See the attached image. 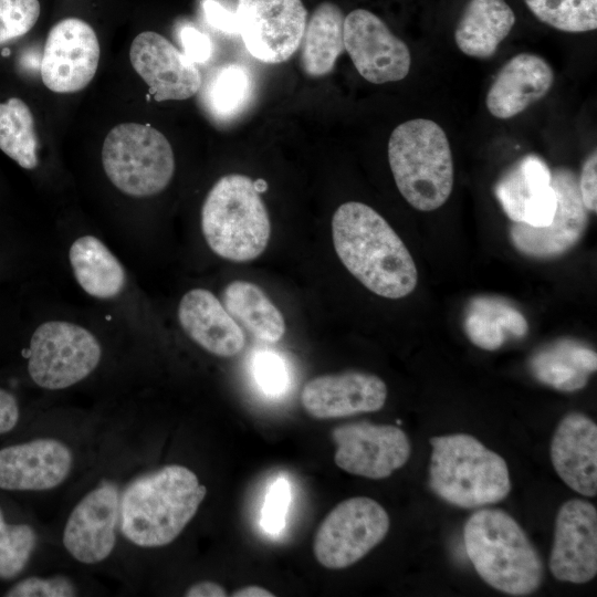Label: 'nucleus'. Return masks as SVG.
I'll list each match as a JSON object with an SVG mask.
<instances>
[{
	"instance_id": "obj_1",
	"label": "nucleus",
	"mask_w": 597,
	"mask_h": 597,
	"mask_svg": "<svg viewBox=\"0 0 597 597\" xmlns=\"http://www.w3.org/2000/svg\"><path fill=\"white\" fill-rule=\"evenodd\" d=\"M335 251L345 268L369 291L401 298L417 286L418 271L407 247L371 207L348 201L333 214Z\"/></svg>"
},
{
	"instance_id": "obj_2",
	"label": "nucleus",
	"mask_w": 597,
	"mask_h": 597,
	"mask_svg": "<svg viewBox=\"0 0 597 597\" xmlns=\"http://www.w3.org/2000/svg\"><path fill=\"white\" fill-rule=\"evenodd\" d=\"M207 488L187 467L165 465L134 480L124 491L121 530L140 547H160L175 541L196 515Z\"/></svg>"
},
{
	"instance_id": "obj_3",
	"label": "nucleus",
	"mask_w": 597,
	"mask_h": 597,
	"mask_svg": "<svg viewBox=\"0 0 597 597\" xmlns=\"http://www.w3.org/2000/svg\"><path fill=\"white\" fill-rule=\"evenodd\" d=\"M465 552L479 576L513 596L534 593L543 579L541 557L519 523L506 512L483 509L463 530Z\"/></svg>"
},
{
	"instance_id": "obj_4",
	"label": "nucleus",
	"mask_w": 597,
	"mask_h": 597,
	"mask_svg": "<svg viewBox=\"0 0 597 597\" xmlns=\"http://www.w3.org/2000/svg\"><path fill=\"white\" fill-rule=\"evenodd\" d=\"M388 161L405 200L420 211L440 208L453 187V160L440 125L415 118L398 125L388 140Z\"/></svg>"
},
{
	"instance_id": "obj_5",
	"label": "nucleus",
	"mask_w": 597,
	"mask_h": 597,
	"mask_svg": "<svg viewBox=\"0 0 597 597\" xmlns=\"http://www.w3.org/2000/svg\"><path fill=\"white\" fill-rule=\"evenodd\" d=\"M429 485L443 501L473 509L504 500L511 491L505 460L465 433L432 437Z\"/></svg>"
},
{
	"instance_id": "obj_6",
	"label": "nucleus",
	"mask_w": 597,
	"mask_h": 597,
	"mask_svg": "<svg viewBox=\"0 0 597 597\" xmlns=\"http://www.w3.org/2000/svg\"><path fill=\"white\" fill-rule=\"evenodd\" d=\"M201 230L209 248L226 260L260 256L270 240L271 222L255 181L241 174L217 180L202 205Z\"/></svg>"
},
{
	"instance_id": "obj_7",
	"label": "nucleus",
	"mask_w": 597,
	"mask_h": 597,
	"mask_svg": "<svg viewBox=\"0 0 597 597\" xmlns=\"http://www.w3.org/2000/svg\"><path fill=\"white\" fill-rule=\"evenodd\" d=\"M102 163L118 190L138 198L163 191L175 172L174 151L166 136L137 123H123L108 132Z\"/></svg>"
},
{
	"instance_id": "obj_8",
	"label": "nucleus",
	"mask_w": 597,
	"mask_h": 597,
	"mask_svg": "<svg viewBox=\"0 0 597 597\" xmlns=\"http://www.w3.org/2000/svg\"><path fill=\"white\" fill-rule=\"evenodd\" d=\"M102 349L86 328L63 321L41 324L30 342L28 371L45 389L67 388L86 378L98 365Z\"/></svg>"
},
{
	"instance_id": "obj_9",
	"label": "nucleus",
	"mask_w": 597,
	"mask_h": 597,
	"mask_svg": "<svg viewBox=\"0 0 597 597\" xmlns=\"http://www.w3.org/2000/svg\"><path fill=\"white\" fill-rule=\"evenodd\" d=\"M389 525L388 513L377 501L349 498L338 503L317 527L314 556L328 569L352 566L385 538Z\"/></svg>"
},
{
	"instance_id": "obj_10",
	"label": "nucleus",
	"mask_w": 597,
	"mask_h": 597,
	"mask_svg": "<svg viewBox=\"0 0 597 597\" xmlns=\"http://www.w3.org/2000/svg\"><path fill=\"white\" fill-rule=\"evenodd\" d=\"M234 17L248 52L263 63L279 64L300 48L307 11L302 0H238Z\"/></svg>"
},
{
	"instance_id": "obj_11",
	"label": "nucleus",
	"mask_w": 597,
	"mask_h": 597,
	"mask_svg": "<svg viewBox=\"0 0 597 597\" xmlns=\"http://www.w3.org/2000/svg\"><path fill=\"white\" fill-rule=\"evenodd\" d=\"M552 186L556 192V210L549 224L532 227L513 222L510 239L521 253L551 259L570 250L583 237L588 223V210L583 203L578 177L569 168L552 170Z\"/></svg>"
},
{
	"instance_id": "obj_12",
	"label": "nucleus",
	"mask_w": 597,
	"mask_h": 597,
	"mask_svg": "<svg viewBox=\"0 0 597 597\" xmlns=\"http://www.w3.org/2000/svg\"><path fill=\"white\" fill-rule=\"evenodd\" d=\"M344 48L362 77L373 84L404 80L410 70L408 45L375 13L356 9L344 19Z\"/></svg>"
},
{
	"instance_id": "obj_13",
	"label": "nucleus",
	"mask_w": 597,
	"mask_h": 597,
	"mask_svg": "<svg viewBox=\"0 0 597 597\" xmlns=\"http://www.w3.org/2000/svg\"><path fill=\"white\" fill-rule=\"evenodd\" d=\"M101 48L94 29L77 18L55 23L46 36L40 65L44 85L55 93H74L93 80Z\"/></svg>"
},
{
	"instance_id": "obj_14",
	"label": "nucleus",
	"mask_w": 597,
	"mask_h": 597,
	"mask_svg": "<svg viewBox=\"0 0 597 597\" xmlns=\"http://www.w3.org/2000/svg\"><path fill=\"white\" fill-rule=\"evenodd\" d=\"M335 464L342 470L368 479H385L410 457V442L398 427L367 421L334 428Z\"/></svg>"
},
{
	"instance_id": "obj_15",
	"label": "nucleus",
	"mask_w": 597,
	"mask_h": 597,
	"mask_svg": "<svg viewBox=\"0 0 597 597\" xmlns=\"http://www.w3.org/2000/svg\"><path fill=\"white\" fill-rule=\"evenodd\" d=\"M129 60L157 102L187 100L201 87L195 63L157 32L139 33L132 42Z\"/></svg>"
},
{
	"instance_id": "obj_16",
	"label": "nucleus",
	"mask_w": 597,
	"mask_h": 597,
	"mask_svg": "<svg viewBox=\"0 0 597 597\" xmlns=\"http://www.w3.org/2000/svg\"><path fill=\"white\" fill-rule=\"evenodd\" d=\"M549 569L562 582L583 584L597 573V511L584 500L565 502L555 521Z\"/></svg>"
},
{
	"instance_id": "obj_17",
	"label": "nucleus",
	"mask_w": 597,
	"mask_h": 597,
	"mask_svg": "<svg viewBox=\"0 0 597 597\" xmlns=\"http://www.w3.org/2000/svg\"><path fill=\"white\" fill-rule=\"evenodd\" d=\"M387 386L376 375L345 371L317 376L301 392L304 410L315 419H336L381 409Z\"/></svg>"
},
{
	"instance_id": "obj_18",
	"label": "nucleus",
	"mask_w": 597,
	"mask_h": 597,
	"mask_svg": "<svg viewBox=\"0 0 597 597\" xmlns=\"http://www.w3.org/2000/svg\"><path fill=\"white\" fill-rule=\"evenodd\" d=\"M118 517L119 496L116 486H97L70 514L63 532L64 547L81 563L96 564L104 561L115 546Z\"/></svg>"
},
{
	"instance_id": "obj_19",
	"label": "nucleus",
	"mask_w": 597,
	"mask_h": 597,
	"mask_svg": "<svg viewBox=\"0 0 597 597\" xmlns=\"http://www.w3.org/2000/svg\"><path fill=\"white\" fill-rule=\"evenodd\" d=\"M494 193L513 222L545 227L556 210L552 170L535 154H527L515 161L496 182Z\"/></svg>"
},
{
	"instance_id": "obj_20",
	"label": "nucleus",
	"mask_w": 597,
	"mask_h": 597,
	"mask_svg": "<svg viewBox=\"0 0 597 597\" xmlns=\"http://www.w3.org/2000/svg\"><path fill=\"white\" fill-rule=\"evenodd\" d=\"M73 463L71 450L55 439H36L0 450V489L42 491L60 485Z\"/></svg>"
},
{
	"instance_id": "obj_21",
	"label": "nucleus",
	"mask_w": 597,
	"mask_h": 597,
	"mask_svg": "<svg viewBox=\"0 0 597 597\" xmlns=\"http://www.w3.org/2000/svg\"><path fill=\"white\" fill-rule=\"evenodd\" d=\"M551 459L559 478L585 496L597 493V426L579 412L566 415L551 443Z\"/></svg>"
},
{
	"instance_id": "obj_22",
	"label": "nucleus",
	"mask_w": 597,
	"mask_h": 597,
	"mask_svg": "<svg viewBox=\"0 0 597 597\" xmlns=\"http://www.w3.org/2000/svg\"><path fill=\"white\" fill-rule=\"evenodd\" d=\"M554 80L545 59L534 53L516 54L498 72L486 94V107L496 118L514 117L543 98Z\"/></svg>"
},
{
	"instance_id": "obj_23",
	"label": "nucleus",
	"mask_w": 597,
	"mask_h": 597,
	"mask_svg": "<svg viewBox=\"0 0 597 597\" xmlns=\"http://www.w3.org/2000/svg\"><path fill=\"white\" fill-rule=\"evenodd\" d=\"M178 320L185 333L212 355L233 357L244 348L242 328L208 290L187 292L178 306Z\"/></svg>"
},
{
	"instance_id": "obj_24",
	"label": "nucleus",
	"mask_w": 597,
	"mask_h": 597,
	"mask_svg": "<svg viewBox=\"0 0 597 597\" xmlns=\"http://www.w3.org/2000/svg\"><path fill=\"white\" fill-rule=\"evenodd\" d=\"M528 367L540 383L572 392L584 388L596 371L597 354L582 342L561 338L535 352Z\"/></svg>"
},
{
	"instance_id": "obj_25",
	"label": "nucleus",
	"mask_w": 597,
	"mask_h": 597,
	"mask_svg": "<svg viewBox=\"0 0 597 597\" xmlns=\"http://www.w3.org/2000/svg\"><path fill=\"white\" fill-rule=\"evenodd\" d=\"M514 23L515 14L505 0H469L455 27L454 41L465 55L489 59Z\"/></svg>"
},
{
	"instance_id": "obj_26",
	"label": "nucleus",
	"mask_w": 597,
	"mask_h": 597,
	"mask_svg": "<svg viewBox=\"0 0 597 597\" xmlns=\"http://www.w3.org/2000/svg\"><path fill=\"white\" fill-rule=\"evenodd\" d=\"M344 14L333 2H321L306 21L300 44L301 66L310 77L329 74L344 48Z\"/></svg>"
},
{
	"instance_id": "obj_27",
	"label": "nucleus",
	"mask_w": 597,
	"mask_h": 597,
	"mask_svg": "<svg viewBox=\"0 0 597 597\" xmlns=\"http://www.w3.org/2000/svg\"><path fill=\"white\" fill-rule=\"evenodd\" d=\"M69 259L80 286L96 298L117 296L126 283V273L108 248L94 235L76 239Z\"/></svg>"
},
{
	"instance_id": "obj_28",
	"label": "nucleus",
	"mask_w": 597,
	"mask_h": 597,
	"mask_svg": "<svg viewBox=\"0 0 597 597\" xmlns=\"http://www.w3.org/2000/svg\"><path fill=\"white\" fill-rule=\"evenodd\" d=\"M468 338L485 350L500 348L506 338H522L528 331L523 314L507 301L496 296L473 297L464 317Z\"/></svg>"
},
{
	"instance_id": "obj_29",
	"label": "nucleus",
	"mask_w": 597,
	"mask_h": 597,
	"mask_svg": "<svg viewBox=\"0 0 597 597\" xmlns=\"http://www.w3.org/2000/svg\"><path fill=\"white\" fill-rule=\"evenodd\" d=\"M222 304L228 313L256 339L277 343L285 334L282 313L264 291L248 281H233L222 293Z\"/></svg>"
},
{
	"instance_id": "obj_30",
	"label": "nucleus",
	"mask_w": 597,
	"mask_h": 597,
	"mask_svg": "<svg viewBox=\"0 0 597 597\" xmlns=\"http://www.w3.org/2000/svg\"><path fill=\"white\" fill-rule=\"evenodd\" d=\"M254 81L249 69L240 63H224L207 77L198 93L208 115L217 122L238 117L251 102Z\"/></svg>"
},
{
	"instance_id": "obj_31",
	"label": "nucleus",
	"mask_w": 597,
	"mask_h": 597,
	"mask_svg": "<svg viewBox=\"0 0 597 597\" xmlns=\"http://www.w3.org/2000/svg\"><path fill=\"white\" fill-rule=\"evenodd\" d=\"M39 142L29 106L18 97L0 103V149L24 169L39 164Z\"/></svg>"
},
{
	"instance_id": "obj_32",
	"label": "nucleus",
	"mask_w": 597,
	"mask_h": 597,
	"mask_svg": "<svg viewBox=\"0 0 597 597\" xmlns=\"http://www.w3.org/2000/svg\"><path fill=\"white\" fill-rule=\"evenodd\" d=\"M532 13L554 29L580 33L597 28V0H524Z\"/></svg>"
},
{
	"instance_id": "obj_33",
	"label": "nucleus",
	"mask_w": 597,
	"mask_h": 597,
	"mask_svg": "<svg viewBox=\"0 0 597 597\" xmlns=\"http://www.w3.org/2000/svg\"><path fill=\"white\" fill-rule=\"evenodd\" d=\"M36 544L28 524H8L0 509V578L10 579L27 566Z\"/></svg>"
},
{
	"instance_id": "obj_34",
	"label": "nucleus",
	"mask_w": 597,
	"mask_h": 597,
	"mask_svg": "<svg viewBox=\"0 0 597 597\" xmlns=\"http://www.w3.org/2000/svg\"><path fill=\"white\" fill-rule=\"evenodd\" d=\"M39 15V0H0V45L27 34Z\"/></svg>"
},
{
	"instance_id": "obj_35",
	"label": "nucleus",
	"mask_w": 597,
	"mask_h": 597,
	"mask_svg": "<svg viewBox=\"0 0 597 597\" xmlns=\"http://www.w3.org/2000/svg\"><path fill=\"white\" fill-rule=\"evenodd\" d=\"M76 588L65 576L50 578L29 577L12 586L7 597H70L75 596Z\"/></svg>"
},
{
	"instance_id": "obj_36",
	"label": "nucleus",
	"mask_w": 597,
	"mask_h": 597,
	"mask_svg": "<svg viewBox=\"0 0 597 597\" xmlns=\"http://www.w3.org/2000/svg\"><path fill=\"white\" fill-rule=\"evenodd\" d=\"M253 370L256 383L270 395H279L287 387L286 368L274 353H259L253 362Z\"/></svg>"
},
{
	"instance_id": "obj_37",
	"label": "nucleus",
	"mask_w": 597,
	"mask_h": 597,
	"mask_svg": "<svg viewBox=\"0 0 597 597\" xmlns=\"http://www.w3.org/2000/svg\"><path fill=\"white\" fill-rule=\"evenodd\" d=\"M289 502V483L279 479L270 488L263 507L262 525L268 532L276 533L283 528Z\"/></svg>"
},
{
	"instance_id": "obj_38",
	"label": "nucleus",
	"mask_w": 597,
	"mask_h": 597,
	"mask_svg": "<svg viewBox=\"0 0 597 597\" xmlns=\"http://www.w3.org/2000/svg\"><path fill=\"white\" fill-rule=\"evenodd\" d=\"M578 187L584 206L590 212L597 210V154L594 150L585 160L578 178Z\"/></svg>"
},
{
	"instance_id": "obj_39",
	"label": "nucleus",
	"mask_w": 597,
	"mask_h": 597,
	"mask_svg": "<svg viewBox=\"0 0 597 597\" xmlns=\"http://www.w3.org/2000/svg\"><path fill=\"white\" fill-rule=\"evenodd\" d=\"M184 54L193 63L206 62L212 52V44L208 35L193 27H185L180 31Z\"/></svg>"
},
{
	"instance_id": "obj_40",
	"label": "nucleus",
	"mask_w": 597,
	"mask_h": 597,
	"mask_svg": "<svg viewBox=\"0 0 597 597\" xmlns=\"http://www.w3.org/2000/svg\"><path fill=\"white\" fill-rule=\"evenodd\" d=\"M202 7L209 24L226 33H237L234 13L213 0H206Z\"/></svg>"
},
{
	"instance_id": "obj_41",
	"label": "nucleus",
	"mask_w": 597,
	"mask_h": 597,
	"mask_svg": "<svg viewBox=\"0 0 597 597\" xmlns=\"http://www.w3.org/2000/svg\"><path fill=\"white\" fill-rule=\"evenodd\" d=\"M19 420V406L12 394L0 388V434L12 430Z\"/></svg>"
},
{
	"instance_id": "obj_42",
	"label": "nucleus",
	"mask_w": 597,
	"mask_h": 597,
	"mask_svg": "<svg viewBox=\"0 0 597 597\" xmlns=\"http://www.w3.org/2000/svg\"><path fill=\"white\" fill-rule=\"evenodd\" d=\"M187 597H226L227 590L218 583L201 580L191 585L185 593Z\"/></svg>"
},
{
	"instance_id": "obj_43",
	"label": "nucleus",
	"mask_w": 597,
	"mask_h": 597,
	"mask_svg": "<svg viewBox=\"0 0 597 597\" xmlns=\"http://www.w3.org/2000/svg\"><path fill=\"white\" fill-rule=\"evenodd\" d=\"M232 597H273L272 591L259 585H248L238 588L231 594Z\"/></svg>"
}]
</instances>
